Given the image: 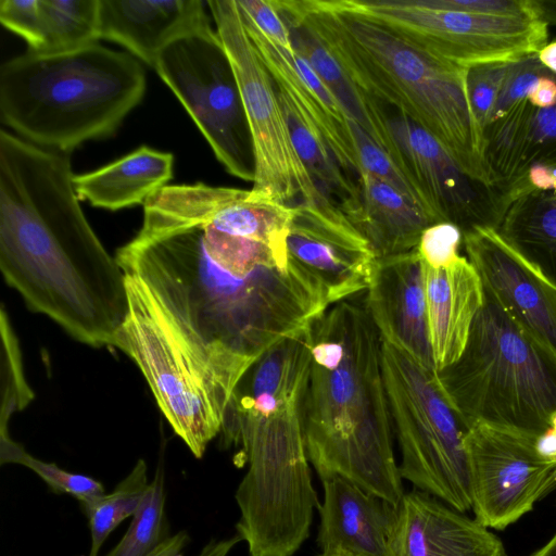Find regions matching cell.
Wrapping results in <instances>:
<instances>
[{
  "mask_svg": "<svg viewBox=\"0 0 556 556\" xmlns=\"http://www.w3.org/2000/svg\"><path fill=\"white\" fill-rule=\"evenodd\" d=\"M115 257L152 288L233 390L254 359L330 306L319 281L286 250L217 227L168 186L146 201L139 231Z\"/></svg>",
  "mask_w": 556,
  "mask_h": 556,
  "instance_id": "obj_1",
  "label": "cell"
},
{
  "mask_svg": "<svg viewBox=\"0 0 556 556\" xmlns=\"http://www.w3.org/2000/svg\"><path fill=\"white\" fill-rule=\"evenodd\" d=\"M0 269L26 306L74 340L112 346L126 273L89 224L67 153L0 131Z\"/></svg>",
  "mask_w": 556,
  "mask_h": 556,
  "instance_id": "obj_2",
  "label": "cell"
},
{
  "mask_svg": "<svg viewBox=\"0 0 556 556\" xmlns=\"http://www.w3.org/2000/svg\"><path fill=\"white\" fill-rule=\"evenodd\" d=\"M303 404L309 464L397 506L404 495L382 372V338L363 299L328 307L312 324Z\"/></svg>",
  "mask_w": 556,
  "mask_h": 556,
  "instance_id": "obj_3",
  "label": "cell"
},
{
  "mask_svg": "<svg viewBox=\"0 0 556 556\" xmlns=\"http://www.w3.org/2000/svg\"><path fill=\"white\" fill-rule=\"evenodd\" d=\"M308 29L369 97L431 135L470 177L493 186L471 106L468 68L439 59L362 12L353 0H273ZM494 187V186H493Z\"/></svg>",
  "mask_w": 556,
  "mask_h": 556,
  "instance_id": "obj_4",
  "label": "cell"
},
{
  "mask_svg": "<svg viewBox=\"0 0 556 556\" xmlns=\"http://www.w3.org/2000/svg\"><path fill=\"white\" fill-rule=\"evenodd\" d=\"M147 89L143 65L98 42L26 53L0 68V115L20 138L70 154L113 136Z\"/></svg>",
  "mask_w": 556,
  "mask_h": 556,
  "instance_id": "obj_5",
  "label": "cell"
},
{
  "mask_svg": "<svg viewBox=\"0 0 556 556\" xmlns=\"http://www.w3.org/2000/svg\"><path fill=\"white\" fill-rule=\"evenodd\" d=\"M437 371L469 427L482 421L541 433L556 412V354L525 331L485 288L462 355Z\"/></svg>",
  "mask_w": 556,
  "mask_h": 556,
  "instance_id": "obj_6",
  "label": "cell"
},
{
  "mask_svg": "<svg viewBox=\"0 0 556 556\" xmlns=\"http://www.w3.org/2000/svg\"><path fill=\"white\" fill-rule=\"evenodd\" d=\"M126 277L128 313L113 348L134 361L170 428L202 458L222 431L235 390L192 348L152 288L135 275Z\"/></svg>",
  "mask_w": 556,
  "mask_h": 556,
  "instance_id": "obj_7",
  "label": "cell"
},
{
  "mask_svg": "<svg viewBox=\"0 0 556 556\" xmlns=\"http://www.w3.org/2000/svg\"><path fill=\"white\" fill-rule=\"evenodd\" d=\"M381 362L402 479L452 508L471 510L465 438L469 426L446 396L434 367L382 336Z\"/></svg>",
  "mask_w": 556,
  "mask_h": 556,
  "instance_id": "obj_8",
  "label": "cell"
},
{
  "mask_svg": "<svg viewBox=\"0 0 556 556\" xmlns=\"http://www.w3.org/2000/svg\"><path fill=\"white\" fill-rule=\"evenodd\" d=\"M239 88L251 136L254 194L287 204L326 198L292 143L275 83L250 39L236 0L206 1Z\"/></svg>",
  "mask_w": 556,
  "mask_h": 556,
  "instance_id": "obj_9",
  "label": "cell"
},
{
  "mask_svg": "<svg viewBox=\"0 0 556 556\" xmlns=\"http://www.w3.org/2000/svg\"><path fill=\"white\" fill-rule=\"evenodd\" d=\"M153 68L186 109L224 168L253 182L248 121L216 29L174 41L160 53Z\"/></svg>",
  "mask_w": 556,
  "mask_h": 556,
  "instance_id": "obj_10",
  "label": "cell"
},
{
  "mask_svg": "<svg viewBox=\"0 0 556 556\" xmlns=\"http://www.w3.org/2000/svg\"><path fill=\"white\" fill-rule=\"evenodd\" d=\"M353 2L428 53L468 70L515 62L538 53L547 43L548 25L540 18L434 10L415 5L410 0Z\"/></svg>",
  "mask_w": 556,
  "mask_h": 556,
  "instance_id": "obj_11",
  "label": "cell"
},
{
  "mask_svg": "<svg viewBox=\"0 0 556 556\" xmlns=\"http://www.w3.org/2000/svg\"><path fill=\"white\" fill-rule=\"evenodd\" d=\"M539 433L478 421L465 438L475 518L504 530L556 488V460Z\"/></svg>",
  "mask_w": 556,
  "mask_h": 556,
  "instance_id": "obj_12",
  "label": "cell"
},
{
  "mask_svg": "<svg viewBox=\"0 0 556 556\" xmlns=\"http://www.w3.org/2000/svg\"><path fill=\"white\" fill-rule=\"evenodd\" d=\"M390 160L417 193L432 224L447 222L462 232L497 229L506 210L504 194L467 175L426 130L400 114L389 117Z\"/></svg>",
  "mask_w": 556,
  "mask_h": 556,
  "instance_id": "obj_13",
  "label": "cell"
},
{
  "mask_svg": "<svg viewBox=\"0 0 556 556\" xmlns=\"http://www.w3.org/2000/svg\"><path fill=\"white\" fill-rule=\"evenodd\" d=\"M293 208L288 253L319 281L329 305L366 292L377 258L368 240L329 199Z\"/></svg>",
  "mask_w": 556,
  "mask_h": 556,
  "instance_id": "obj_14",
  "label": "cell"
},
{
  "mask_svg": "<svg viewBox=\"0 0 556 556\" xmlns=\"http://www.w3.org/2000/svg\"><path fill=\"white\" fill-rule=\"evenodd\" d=\"M483 286L530 336L556 354V286L493 228L463 232Z\"/></svg>",
  "mask_w": 556,
  "mask_h": 556,
  "instance_id": "obj_15",
  "label": "cell"
},
{
  "mask_svg": "<svg viewBox=\"0 0 556 556\" xmlns=\"http://www.w3.org/2000/svg\"><path fill=\"white\" fill-rule=\"evenodd\" d=\"M240 15L278 93L285 97L302 119L319 135L341 167L349 175L358 177L361 163L356 139L352 121L342 105L305 60L294 51L289 52L278 46L241 12Z\"/></svg>",
  "mask_w": 556,
  "mask_h": 556,
  "instance_id": "obj_16",
  "label": "cell"
},
{
  "mask_svg": "<svg viewBox=\"0 0 556 556\" xmlns=\"http://www.w3.org/2000/svg\"><path fill=\"white\" fill-rule=\"evenodd\" d=\"M389 556H506V549L475 517L415 489L396 506Z\"/></svg>",
  "mask_w": 556,
  "mask_h": 556,
  "instance_id": "obj_17",
  "label": "cell"
},
{
  "mask_svg": "<svg viewBox=\"0 0 556 556\" xmlns=\"http://www.w3.org/2000/svg\"><path fill=\"white\" fill-rule=\"evenodd\" d=\"M321 483L320 555L389 556L396 506L340 477Z\"/></svg>",
  "mask_w": 556,
  "mask_h": 556,
  "instance_id": "obj_18",
  "label": "cell"
},
{
  "mask_svg": "<svg viewBox=\"0 0 556 556\" xmlns=\"http://www.w3.org/2000/svg\"><path fill=\"white\" fill-rule=\"evenodd\" d=\"M365 301L382 336L395 339L422 363L434 367L424 267L416 249L376 258Z\"/></svg>",
  "mask_w": 556,
  "mask_h": 556,
  "instance_id": "obj_19",
  "label": "cell"
},
{
  "mask_svg": "<svg viewBox=\"0 0 556 556\" xmlns=\"http://www.w3.org/2000/svg\"><path fill=\"white\" fill-rule=\"evenodd\" d=\"M212 28L202 0H99V39L154 67L174 41Z\"/></svg>",
  "mask_w": 556,
  "mask_h": 556,
  "instance_id": "obj_20",
  "label": "cell"
},
{
  "mask_svg": "<svg viewBox=\"0 0 556 556\" xmlns=\"http://www.w3.org/2000/svg\"><path fill=\"white\" fill-rule=\"evenodd\" d=\"M422 267L429 342L434 367L441 370L462 355L483 305L484 287L465 256L445 268H432L424 262Z\"/></svg>",
  "mask_w": 556,
  "mask_h": 556,
  "instance_id": "obj_21",
  "label": "cell"
},
{
  "mask_svg": "<svg viewBox=\"0 0 556 556\" xmlns=\"http://www.w3.org/2000/svg\"><path fill=\"white\" fill-rule=\"evenodd\" d=\"M483 139L493 186L505 197L530 167H556V104L538 109L525 99L485 127Z\"/></svg>",
  "mask_w": 556,
  "mask_h": 556,
  "instance_id": "obj_22",
  "label": "cell"
},
{
  "mask_svg": "<svg viewBox=\"0 0 556 556\" xmlns=\"http://www.w3.org/2000/svg\"><path fill=\"white\" fill-rule=\"evenodd\" d=\"M174 155L147 146L92 172L74 175L79 200L118 211L144 204L173 178Z\"/></svg>",
  "mask_w": 556,
  "mask_h": 556,
  "instance_id": "obj_23",
  "label": "cell"
},
{
  "mask_svg": "<svg viewBox=\"0 0 556 556\" xmlns=\"http://www.w3.org/2000/svg\"><path fill=\"white\" fill-rule=\"evenodd\" d=\"M361 204L349 219L368 240L376 257L415 250L429 217L395 188L374 175L357 177Z\"/></svg>",
  "mask_w": 556,
  "mask_h": 556,
  "instance_id": "obj_24",
  "label": "cell"
},
{
  "mask_svg": "<svg viewBox=\"0 0 556 556\" xmlns=\"http://www.w3.org/2000/svg\"><path fill=\"white\" fill-rule=\"evenodd\" d=\"M285 23L290 31L294 52L313 68L350 119L389 156L392 150L389 116L380 102L369 97L353 81L308 29L299 24Z\"/></svg>",
  "mask_w": 556,
  "mask_h": 556,
  "instance_id": "obj_25",
  "label": "cell"
},
{
  "mask_svg": "<svg viewBox=\"0 0 556 556\" xmlns=\"http://www.w3.org/2000/svg\"><path fill=\"white\" fill-rule=\"evenodd\" d=\"M496 231L556 286V189L516 195Z\"/></svg>",
  "mask_w": 556,
  "mask_h": 556,
  "instance_id": "obj_26",
  "label": "cell"
},
{
  "mask_svg": "<svg viewBox=\"0 0 556 556\" xmlns=\"http://www.w3.org/2000/svg\"><path fill=\"white\" fill-rule=\"evenodd\" d=\"M278 98L294 149L313 182L323 195L350 217L361 204L357 180L341 167L324 140L302 119L290 102L280 93Z\"/></svg>",
  "mask_w": 556,
  "mask_h": 556,
  "instance_id": "obj_27",
  "label": "cell"
},
{
  "mask_svg": "<svg viewBox=\"0 0 556 556\" xmlns=\"http://www.w3.org/2000/svg\"><path fill=\"white\" fill-rule=\"evenodd\" d=\"M99 40V0H39L36 41L28 51L59 53Z\"/></svg>",
  "mask_w": 556,
  "mask_h": 556,
  "instance_id": "obj_28",
  "label": "cell"
},
{
  "mask_svg": "<svg viewBox=\"0 0 556 556\" xmlns=\"http://www.w3.org/2000/svg\"><path fill=\"white\" fill-rule=\"evenodd\" d=\"M149 483L147 464L143 459H138L113 492L104 493L84 504L91 533L88 556H98L110 533L126 518L134 516Z\"/></svg>",
  "mask_w": 556,
  "mask_h": 556,
  "instance_id": "obj_29",
  "label": "cell"
},
{
  "mask_svg": "<svg viewBox=\"0 0 556 556\" xmlns=\"http://www.w3.org/2000/svg\"><path fill=\"white\" fill-rule=\"evenodd\" d=\"M164 468L157 466L153 479L132 516L125 535L105 556H148L164 539Z\"/></svg>",
  "mask_w": 556,
  "mask_h": 556,
  "instance_id": "obj_30",
  "label": "cell"
},
{
  "mask_svg": "<svg viewBox=\"0 0 556 556\" xmlns=\"http://www.w3.org/2000/svg\"><path fill=\"white\" fill-rule=\"evenodd\" d=\"M0 463L25 466L38 475L56 494H67L83 505L104 494L101 482L91 477L73 473L54 463H47L29 454L10 435L0 437Z\"/></svg>",
  "mask_w": 556,
  "mask_h": 556,
  "instance_id": "obj_31",
  "label": "cell"
},
{
  "mask_svg": "<svg viewBox=\"0 0 556 556\" xmlns=\"http://www.w3.org/2000/svg\"><path fill=\"white\" fill-rule=\"evenodd\" d=\"M2 392L0 409V437L10 435L11 416L24 409L34 399V392L24 377L21 350L4 307L1 308Z\"/></svg>",
  "mask_w": 556,
  "mask_h": 556,
  "instance_id": "obj_32",
  "label": "cell"
},
{
  "mask_svg": "<svg viewBox=\"0 0 556 556\" xmlns=\"http://www.w3.org/2000/svg\"><path fill=\"white\" fill-rule=\"evenodd\" d=\"M352 127L357 144L361 173L374 175L389 184L426 214L417 193L390 157L354 122Z\"/></svg>",
  "mask_w": 556,
  "mask_h": 556,
  "instance_id": "obj_33",
  "label": "cell"
},
{
  "mask_svg": "<svg viewBox=\"0 0 556 556\" xmlns=\"http://www.w3.org/2000/svg\"><path fill=\"white\" fill-rule=\"evenodd\" d=\"M509 64L510 62L485 64L468 70L469 98L482 131L501 92Z\"/></svg>",
  "mask_w": 556,
  "mask_h": 556,
  "instance_id": "obj_34",
  "label": "cell"
},
{
  "mask_svg": "<svg viewBox=\"0 0 556 556\" xmlns=\"http://www.w3.org/2000/svg\"><path fill=\"white\" fill-rule=\"evenodd\" d=\"M463 232L454 224L437 223L424 230L416 248L420 258L432 268H445L462 256Z\"/></svg>",
  "mask_w": 556,
  "mask_h": 556,
  "instance_id": "obj_35",
  "label": "cell"
},
{
  "mask_svg": "<svg viewBox=\"0 0 556 556\" xmlns=\"http://www.w3.org/2000/svg\"><path fill=\"white\" fill-rule=\"evenodd\" d=\"M434 10L466 11L507 18H540L534 0H410Z\"/></svg>",
  "mask_w": 556,
  "mask_h": 556,
  "instance_id": "obj_36",
  "label": "cell"
},
{
  "mask_svg": "<svg viewBox=\"0 0 556 556\" xmlns=\"http://www.w3.org/2000/svg\"><path fill=\"white\" fill-rule=\"evenodd\" d=\"M241 14L264 35L289 52H293L290 31L273 0H236Z\"/></svg>",
  "mask_w": 556,
  "mask_h": 556,
  "instance_id": "obj_37",
  "label": "cell"
},
{
  "mask_svg": "<svg viewBox=\"0 0 556 556\" xmlns=\"http://www.w3.org/2000/svg\"><path fill=\"white\" fill-rule=\"evenodd\" d=\"M39 0H1V24L23 38L28 50L36 41Z\"/></svg>",
  "mask_w": 556,
  "mask_h": 556,
  "instance_id": "obj_38",
  "label": "cell"
},
{
  "mask_svg": "<svg viewBox=\"0 0 556 556\" xmlns=\"http://www.w3.org/2000/svg\"><path fill=\"white\" fill-rule=\"evenodd\" d=\"M527 101L538 109H547L556 104V76L540 77L529 91Z\"/></svg>",
  "mask_w": 556,
  "mask_h": 556,
  "instance_id": "obj_39",
  "label": "cell"
},
{
  "mask_svg": "<svg viewBox=\"0 0 556 556\" xmlns=\"http://www.w3.org/2000/svg\"><path fill=\"white\" fill-rule=\"evenodd\" d=\"M189 541L186 531L164 539L148 556H178Z\"/></svg>",
  "mask_w": 556,
  "mask_h": 556,
  "instance_id": "obj_40",
  "label": "cell"
},
{
  "mask_svg": "<svg viewBox=\"0 0 556 556\" xmlns=\"http://www.w3.org/2000/svg\"><path fill=\"white\" fill-rule=\"evenodd\" d=\"M241 541L240 536L224 539V540H212L210 541L197 556H228L230 551Z\"/></svg>",
  "mask_w": 556,
  "mask_h": 556,
  "instance_id": "obj_41",
  "label": "cell"
},
{
  "mask_svg": "<svg viewBox=\"0 0 556 556\" xmlns=\"http://www.w3.org/2000/svg\"><path fill=\"white\" fill-rule=\"evenodd\" d=\"M541 64L556 76V40L545 43L538 52Z\"/></svg>",
  "mask_w": 556,
  "mask_h": 556,
  "instance_id": "obj_42",
  "label": "cell"
},
{
  "mask_svg": "<svg viewBox=\"0 0 556 556\" xmlns=\"http://www.w3.org/2000/svg\"><path fill=\"white\" fill-rule=\"evenodd\" d=\"M540 17L547 25H556V1L534 0Z\"/></svg>",
  "mask_w": 556,
  "mask_h": 556,
  "instance_id": "obj_43",
  "label": "cell"
},
{
  "mask_svg": "<svg viewBox=\"0 0 556 556\" xmlns=\"http://www.w3.org/2000/svg\"><path fill=\"white\" fill-rule=\"evenodd\" d=\"M529 556H556V533L545 545Z\"/></svg>",
  "mask_w": 556,
  "mask_h": 556,
  "instance_id": "obj_44",
  "label": "cell"
},
{
  "mask_svg": "<svg viewBox=\"0 0 556 556\" xmlns=\"http://www.w3.org/2000/svg\"><path fill=\"white\" fill-rule=\"evenodd\" d=\"M321 556V555H320Z\"/></svg>",
  "mask_w": 556,
  "mask_h": 556,
  "instance_id": "obj_45",
  "label": "cell"
}]
</instances>
